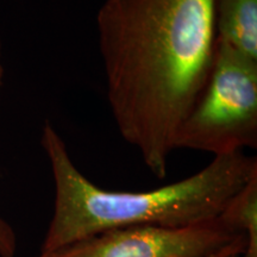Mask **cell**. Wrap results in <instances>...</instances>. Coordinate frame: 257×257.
Masks as SVG:
<instances>
[{
	"instance_id": "6da1fadb",
	"label": "cell",
	"mask_w": 257,
	"mask_h": 257,
	"mask_svg": "<svg viewBox=\"0 0 257 257\" xmlns=\"http://www.w3.org/2000/svg\"><path fill=\"white\" fill-rule=\"evenodd\" d=\"M96 30L118 133L163 179L213 64L214 0H105Z\"/></svg>"
},
{
	"instance_id": "7a4b0ae2",
	"label": "cell",
	"mask_w": 257,
	"mask_h": 257,
	"mask_svg": "<svg viewBox=\"0 0 257 257\" xmlns=\"http://www.w3.org/2000/svg\"><path fill=\"white\" fill-rule=\"evenodd\" d=\"M41 143L51 167L55 201L40 253L118 227H184L213 220L257 174L256 157L238 152L214 156L197 174L153 191H106L76 168L50 123L43 126Z\"/></svg>"
},
{
	"instance_id": "3957f363",
	"label": "cell",
	"mask_w": 257,
	"mask_h": 257,
	"mask_svg": "<svg viewBox=\"0 0 257 257\" xmlns=\"http://www.w3.org/2000/svg\"><path fill=\"white\" fill-rule=\"evenodd\" d=\"M257 147V60L217 41L213 64L179 127L175 149L214 156Z\"/></svg>"
},
{
	"instance_id": "277c9868",
	"label": "cell",
	"mask_w": 257,
	"mask_h": 257,
	"mask_svg": "<svg viewBox=\"0 0 257 257\" xmlns=\"http://www.w3.org/2000/svg\"><path fill=\"white\" fill-rule=\"evenodd\" d=\"M248 239L218 217L184 227L134 225L106 230L37 257H227L244 255Z\"/></svg>"
},
{
	"instance_id": "5b68a950",
	"label": "cell",
	"mask_w": 257,
	"mask_h": 257,
	"mask_svg": "<svg viewBox=\"0 0 257 257\" xmlns=\"http://www.w3.org/2000/svg\"><path fill=\"white\" fill-rule=\"evenodd\" d=\"M218 41L257 60V0H214Z\"/></svg>"
},
{
	"instance_id": "8992f818",
	"label": "cell",
	"mask_w": 257,
	"mask_h": 257,
	"mask_svg": "<svg viewBox=\"0 0 257 257\" xmlns=\"http://www.w3.org/2000/svg\"><path fill=\"white\" fill-rule=\"evenodd\" d=\"M219 218L230 229L246 236L243 257H257V174L230 199Z\"/></svg>"
},
{
	"instance_id": "52a82bcc",
	"label": "cell",
	"mask_w": 257,
	"mask_h": 257,
	"mask_svg": "<svg viewBox=\"0 0 257 257\" xmlns=\"http://www.w3.org/2000/svg\"><path fill=\"white\" fill-rule=\"evenodd\" d=\"M17 252V236L14 227L0 217V257H15Z\"/></svg>"
},
{
	"instance_id": "ba28073f",
	"label": "cell",
	"mask_w": 257,
	"mask_h": 257,
	"mask_svg": "<svg viewBox=\"0 0 257 257\" xmlns=\"http://www.w3.org/2000/svg\"><path fill=\"white\" fill-rule=\"evenodd\" d=\"M3 81H4V67L2 63V42H0V89L3 87Z\"/></svg>"
},
{
	"instance_id": "9c48e42d",
	"label": "cell",
	"mask_w": 257,
	"mask_h": 257,
	"mask_svg": "<svg viewBox=\"0 0 257 257\" xmlns=\"http://www.w3.org/2000/svg\"><path fill=\"white\" fill-rule=\"evenodd\" d=\"M227 257H243V255H232V256H227Z\"/></svg>"
}]
</instances>
